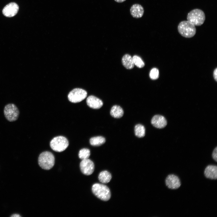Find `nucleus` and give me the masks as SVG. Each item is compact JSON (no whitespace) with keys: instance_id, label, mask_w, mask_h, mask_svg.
<instances>
[{"instance_id":"1","label":"nucleus","mask_w":217,"mask_h":217,"mask_svg":"<svg viewBox=\"0 0 217 217\" xmlns=\"http://www.w3.org/2000/svg\"><path fill=\"white\" fill-rule=\"evenodd\" d=\"M178 30L182 36L187 38L193 37L196 32L195 26L188 20L181 22L178 26Z\"/></svg>"},{"instance_id":"25","label":"nucleus","mask_w":217,"mask_h":217,"mask_svg":"<svg viewBox=\"0 0 217 217\" xmlns=\"http://www.w3.org/2000/svg\"><path fill=\"white\" fill-rule=\"evenodd\" d=\"M11 217H20L21 216L19 214H13L11 216Z\"/></svg>"},{"instance_id":"19","label":"nucleus","mask_w":217,"mask_h":217,"mask_svg":"<svg viewBox=\"0 0 217 217\" xmlns=\"http://www.w3.org/2000/svg\"><path fill=\"white\" fill-rule=\"evenodd\" d=\"M134 131L135 135L138 137H143L145 135V128L142 124H139L136 125L135 127Z\"/></svg>"},{"instance_id":"5","label":"nucleus","mask_w":217,"mask_h":217,"mask_svg":"<svg viewBox=\"0 0 217 217\" xmlns=\"http://www.w3.org/2000/svg\"><path fill=\"white\" fill-rule=\"evenodd\" d=\"M69 145L67 139L62 136H59L54 138L50 142L51 148L57 152H61L64 150Z\"/></svg>"},{"instance_id":"23","label":"nucleus","mask_w":217,"mask_h":217,"mask_svg":"<svg viewBox=\"0 0 217 217\" xmlns=\"http://www.w3.org/2000/svg\"><path fill=\"white\" fill-rule=\"evenodd\" d=\"M212 157L213 159L216 161H217V147H216L214 149L212 153Z\"/></svg>"},{"instance_id":"10","label":"nucleus","mask_w":217,"mask_h":217,"mask_svg":"<svg viewBox=\"0 0 217 217\" xmlns=\"http://www.w3.org/2000/svg\"><path fill=\"white\" fill-rule=\"evenodd\" d=\"M165 182L166 186L172 189H178L181 185L179 178L173 174L169 175L167 176L165 179Z\"/></svg>"},{"instance_id":"7","label":"nucleus","mask_w":217,"mask_h":217,"mask_svg":"<svg viewBox=\"0 0 217 217\" xmlns=\"http://www.w3.org/2000/svg\"><path fill=\"white\" fill-rule=\"evenodd\" d=\"M87 93L85 90L80 88H75L68 94V98L70 101L73 103L80 102L86 97Z\"/></svg>"},{"instance_id":"4","label":"nucleus","mask_w":217,"mask_h":217,"mask_svg":"<svg viewBox=\"0 0 217 217\" xmlns=\"http://www.w3.org/2000/svg\"><path fill=\"white\" fill-rule=\"evenodd\" d=\"M38 163L42 168L49 170L54 166L55 158L53 154L48 151H45L41 153L38 158Z\"/></svg>"},{"instance_id":"14","label":"nucleus","mask_w":217,"mask_h":217,"mask_svg":"<svg viewBox=\"0 0 217 217\" xmlns=\"http://www.w3.org/2000/svg\"><path fill=\"white\" fill-rule=\"evenodd\" d=\"M205 177L212 179L217 178V167L216 165H209L206 168L204 172Z\"/></svg>"},{"instance_id":"26","label":"nucleus","mask_w":217,"mask_h":217,"mask_svg":"<svg viewBox=\"0 0 217 217\" xmlns=\"http://www.w3.org/2000/svg\"><path fill=\"white\" fill-rule=\"evenodd\" d=\"M116 2L118 3H121L123 2L126 0H114Z\"/></svg>"},{"instance_id":"20","label":"nucleus","mask_w":217,"mask_h":217,"mask_svg":"<svg viewBox=\"0 0 217 217\" xmlns=\"http://www.w3.org/2000/svg\"><path fill=\"white\" fill-rule=\"evenodd\" d=\"M90 155V150L87 148H83L81 149L80 151L78 154L79 158L82 160L88 159Z\"/></svg>"},{"instance_id":"3","label":"nucleus","mask_w":217,"mask_h":217,"mask_svg":"<svg viewBox=\"0 0 217 217\" xmlns=\"http://www.w3.org/2000/svg\"><path fill=\"white\" fill-rule=\"evenodd\" d=\"M205 15L204 12L199 9H195L190 11L187 14V20L195 26H200L204 23Z\"/></svg>"},{"instance_id":"21","label":"nucleus","mask_w":217,"mask_h":217,"mask_svg":"<svg viewBox=\"0 0 217 217\" xmlns=\"http://www.w3.org/2000/svg\"><path fill=\"white\" fill-rule=\"evenodd\" d=\"M134 64L139 68L143 67L145 64L142 59L139 56L135 55L133 57Z\"/></svg>"},{"instance_id":"18","label":"nucleus","mask_w":217,"mask_h":217,"mask_svg":"<svg viewBox=\"0 0 217 217\" xmlns=\"http://www.w3.org/2000/svg\"><path fill=\"white\" fill-rule=\"evenodd\" d=\"M105 142V138L101 136L93 137L91 138L90 140V144L94 146H99L101 145Z\"/></svg>"},{"instance_id":"12","label":"nucleus","mask_w":217,"mask_h":217,"mask_svg":"<svg viewBox=\"0 0 217 217\" xmlns=\"http://www.w3.org/2000/svg\"><path fill=\"white\" fill-rule=\"evenodd\" d=\"M86 101L87 105L93 109H99L102 107L103 104L101 99L92 95L88 96Z\"/></svg>"},{"instance_id":"11","label":"nucleus","mask_w":217,"mask_h":217,"mask_svg":"<svg viewBox=\"0 0 217 217\" xmlns=\"http://www.w3.org/2000/svg\"><path fill=\"white\" fill-rule=\"evenodd\" d=\"M151 123L153 126L159 129L164 128L167 124V121L165 118L160 115L154 116L151 119Z\"/></svg>"},{"instance_id":"2","label":"nucleus","mask_w":217,"mask_h":217,"mask_svg":"<svg viewBox=\"0 0 217 217\" xmlns=\"http://www.w3.org/2000/svg\"><path fill=\"white\" fill-rule=\"evenodd\" d=\"M93 193L98 198L105 201L109 200L111 197V192L108 187L105 185L96 183L92 187Z\"/></svg>"},{"instance_id":"16","label":"nucleus","mask_w":217,"mask_h":217,"mask_svg":"<svg viewBox=\"0 0 217 217\" xmlns=\"http://www.w3.org/2000/svg\"><path fill=\"white\" fill-rule=\"evenodd\" d=\"M110 113L112 117L115 118H120L123 116L124 111L120 106L115 105L112 108Z\"/></svg>"},{"instance_id":"9","label":"nucleus","mask_w":217,"mask_h":217,"mask_svg":"<svg viewBox=\"0 0 217 217\" xmlns=\"http://www.w3.org/2000/svg\"><path fill=\"white\" fill-rule=\"evenodd\" d=\"M19 9V6L17 3L14 2H11L4 8L2 10V13L6 17H13L17 13Z\"/></svg>"},{"instance_id":"8","label":"nucleus","mask_w":217,"mask_h":217,"mask_svg":"<svg viewBox=\"0 0 217 217\" xmlns=\"http://www.w3.org/2000/svg\"><path fill=\"white\" fill-rule=\"evenodd\" d=\"M80 168L82 173L89 175L92 174L94 171L93 162L88 159L82 160L80 163Z\"/></svg>"},{"instance_id":"6","label":"nucleus","mask_w":217,"mask_h":217,"mask_svg":"<svg viewBox=\"0 0 217 217\" xmlns=\"http://www.w3.org/2000/svg\"><path fill=\"white\" fill-rule=\"evenodd\" d=\"M4 113L6 118L11 122L17 120L19 115V111L17 107L13 103L6 105L4 108Z\"/></svg>"},{"instance_id":"22","label":"nucleus","mask_w":217,"mask_h":217,"mask_svg":"<svg viewBox=\"0 0 217 217\" xmlns=\"http://www.w3.org/2000/svg\"><path fill=\"white\" fill-rule=\"evenodd\" d=\"M149 77L152 80H156L158 79L159 77L158 70L156 68H152L150 72Z\"/></svg>"},{"instance_id":"17","label":"nucleus","mask_w":217,"mask_h":217,"mask_svg":"<svg viewBox=\"0 0 217 217\" xmlns=\"http://www.w3.org/2000/svg\"><path fill=\"white\" fill-rule=\"evenodd\" d=\"M99 181L102 183H107L109 182L112 178V175L110 172L107 171H101L98 176Z\"/></svg>"},{"instance_id":"13","label":"nucleus","mask_w":217,"mask_h":217,"mask_svg":"<svg viewBox=\"0 0 217 217\" xmlns=\"http://www.w3.org/2000/svg\"><path fill=\"white\" fill-rule=\"evenodd\" d=\"M130 13L134 18H139L142 17L144 13L143 7L140 5L136 4L133 5L130 9Z\"/></svg>"},{"instance_id":"24","label":"nucleus","mask_w":217,"mask_h":217,"mask_svg":"<svg viewBox=\"0 0 217 217\" xmlns=\"http://www.w3.org/2000/svg\"><path fill=\"white\" fill-rule=\"evenodd\" d=\"M213 76L215 80L217 81V69L216 68L214 70L213 73Z\"/></svg>"},{"instance_id":"15","label":"nucleus","mask_w":217,"mask_h":217,"mask_svg":"<svg viewBox=\"0 0 217 217\" xmlns=\"http://www.w3.org/2000/svg\"><path fill=\"white\" fill-rule=\"evenodd\" d=\"M122 62L123 66L127 69H130L134 67L132 57L129 55L126 54L123 57Z\"/></svg>"}]
</instances>
